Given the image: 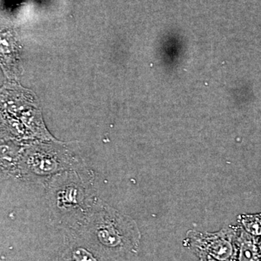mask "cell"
Segmentation results:
<instances>
[{"label":"cell","mask_w":261,"mask_h":261,"mask_svg":"<svg viewBox=\"0 0 261 261\" xmlns=\"http://www.w3.org/2000/svg\"><path fill=\"white\" fill-rule=\"evenodd\" d=\"M82 236L113 261H130L139 252L142 234L137 222L102 201L91 204L81 223Z\"/></svg>","instance_id":"1"},{"label":"cell","mask_w":261,"mask_h":261,"mask_svg":"<svg viewBox=\"0 0 261 261\" xmlns=\"http://www.w3.org/2000/svg\"><path fill=\"white\" fill-rule=\"evenodd\" d=\"M241 228L226 226L214 233L190 230L187 231L185 245L199 260L211 258L216 261H237Z\"/></svg>","instance_id":"2"},{"label":"cell","mask_w":261,"mask_h":261,"mask_svg":"<svg viewBox=\"0 0 261 261\" xmlns=\"http://www.w3.org/2000/svg\"><path fill=\"white\" fill-rule=\"evenodd\" d=\"M80 162L74 157L54 150L36 149L29 152L18 163V173L48 176L66 170L78 168Z\"/></svg>","instance_id":"3"},{"label":"cell","mask_w":261,"mask_h":261,"mask_svg":"<svg viewBox=\"0 0 261 261\" xmlns=\"http://www.w3.org/2000/svg\"><path fill=\"white\" fill-rule=\"evenodd\" d=\"M84 200L83 186L79 181L65 183L57 190L56 204L60 211H72L78 208Z\"/></svg>","instance_id":"4"},{"label":"cell","mask_w":261,"mask_h":261,"mask_svg":"<svg viewBox=\"0 0 261 261\" xmlns=\"http://www.w3.org/2000/svg\"><path fill=\"white\" fill-rule=\"evenodd\" d=\"M65 261H99L95 252L84 245H73L64 255Z\"/></svg>","instance_id":"5"},{"label":"cell","mask_w":261,"mask_h":261,"mask_svg":"<svg viewBox=\"0 0 261 261\" xmlns=\"http://www.w3.org/2000/svg\"><path fill=\"white\" fill-rule=\"evenodd\" d=\"M241 226L252 236L261 237V214L241 215L239 216Z\"/></svg>","instance_id":"6"},{"label":"cell","mask_w":261,"mask_h":261,"mask_svg":"<svg viewBox=\"0 0 261 261\" xmlns=\"http://www.w3.org/2000/svg\"><path fill=\"white\" fill-rule=\"evenodd\" d=\"M256 238L257 246H258L259 251H260V256H261V237H260V238Z\"/></svg>","instance_id":"7"},{"label":"cell","mask_w":261,"mask_h":261,"mask_svg":"<svg viewBox=\"0 0 261 261\" xmlns=\"http://www.w3.org/2000/svg\"><path fill=\"white\" fill-rule=\"evenodd\" d=\"M199 261H216V260H214V259L208 258V259H205V260H199Z\"/></svg>","instance_id":"8"}]
</instances>
